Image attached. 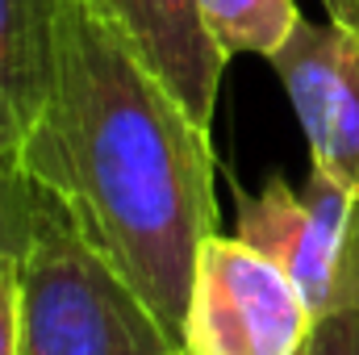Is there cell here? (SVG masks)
<instances>
[{
  "instance_id": "1",
  "label": "cell",
  "mask_w": 359,
  "mask_h": 355,
  "mask_svg": "<svg viewBox=\"0 0 359 355\" xmlns=\"http://www.w3.org/2000/svg\"><path fill=\"white\" fill-rule=\"evenodd\" d=\"M17 163L180 347L201 243L217 234V155L151 59L88 0L55 8V88Z\"/></svg>"
},
{
  "instance_id": "2",
  "label": "cell",
  "mask_w": 359,
  "mask_h": 355,
  "mask_svg": "<svg viewBox=\"0 0 359 355\" xmlns=\"http://www.w3.org/2000/svg\"><path fill=\"white\" fill-rule=\"evenodd\" d=\"M159 322L50 205L21 260V355H163Z\"/></svg>"
},
{
  "instance_id": "3",
  "label": "cell",
  "mask_w": 359,
  "mask_h": 355,
  "mask_svg": "<svg viewBox=\"0 0 359 355\" xmlns=\"http://www.w3.org/2000/svg\"><path fill=\"white\" fill-rule=\"evenodd\" d=\"M238 196L234 234L280 264L305 293L313 318L359 305V192L326 172H309L305 188L271 176L259 192Z\"/></svg>"
},
{
  "instance_id": "4",
  "label": "cell",
  "mask_w": 359,
  "mask_h": 355,
  "mask_svg": "<svg viewBox=\"0 0 359 355\" xmlns=\"http://www.w3.org/2000/svg\"><path fill=\"white\" fill-rule=\"evenodd\" d=\"M313 309L297 280L238 234L201 243L184 318L188 355H305Z\"/></svg>"
},
{
  "instance_id": "5",
  "label": "cell",
  "mask_w": 359,
  "mask_h": 355,
  "mask_svg": "<svg viewBox=\"0 0 359 355\" xmlns=\"http://www.w3.org/2000/svg\"><path fill=\"white\" fill-rule=\"evenodd\" d=\"M268 63L288 92L313 168L359 192V29L301 17Z\"/></svg>"
},
{
  "instance_id": "6",
  "label": "cell",
  "mask_w": 359,
  "mask_h": 355,
  "mask_svg": "<svg viewBox=\"0 0 359 355\" xmlns=\"http://www.w3.org/2000/svg\"><path fill=\"white\" fill-rule=\"evenodd\" d=\"M88 4L126 29V38L151 59L163 84L180 96V105L205 130H213L217 88L230 59L209 38L196 0H88Z\"/></svg>"
},
{
  "instance_id": "7",
  "label": "cell",
  "mask_w": 359,
  "mask_h": 355,
  "mask_svg": "<svg viewBox=\"0 0 359 355\" xmlns=\"http://www.w3.org/2000/svg\"><path fill=\"white\" fill-rule=\"evenodd\" d=\"M59 0H0V159H21L55 88Z\"/></svg>"
},
{
  "instance_id": "8",
  "label": "cell",
  "mask_w": 359,
  "mask_h": 355,
  "mask_svg": "<svg viewBox=\"0 0 359 355\" xmlns=\"http://www.w3.org/2000/svg\"><path fill=\"white\" fill-rule=\"evenodd\" d=\"M196 8L226 59L234 55L271 59L301 25L297 0H196Z\"/></svg>"
},
{
  "instance_id": "9",
  "label": "cell",
  "mask_w": 359,
  "mask_h": 355,
  "mask_svg": "<svg viewBox=\"0 0 359 355\" xmlns=\"http://www.w3.org/2000/svg\"><path fill=\"white\" fill-rule=\"evenodd\" d=\"M46 209L50 201L25 176V168L17 159H0V255L25 260L42 230Z\"/></svg>"
},
{
  "instance_id": "10",
  "label": "cell",
  "mask_w": 359,
  "mask_h": 355,
  "mask_svg": "<svg viewBox=\"0 0 359 355\" xmlns=\"http://www.w3.org/2000/svg\"><path fill=\"white\" fill-rule=\"evenodd\" d=\"M0 355H21V260L0 255Z\"/></svg>"
},
{
  "instance_id": "11",
  "label": "cell",
  "mask_w": 359,
  "mask_h": 355,
  "mask_svg": "<svg viewBox=\"0 0 359 355\" xmlns=\"http://www.w3.org/2000/svg\"><path fill=\"white\" fill-rule=\"evenodd\" d=\"M305 355H359V305L330 314V318H318Z\"/></svg>"
},
{
  "instance_id": "12",
  "label": "cell",
  "mask_w": 359,
  "mask_h": 355,
  "mask_svg": "<svg viewBox=\"0 0 359 355\" xmlns=\"http://www.w3.org/2000/svg\"><path fill=\"white\" fill-rule=\"evenodd\" d=\"M326 17L339 21V25H355L359 29V0H322Z\"/></svg>"
},
{
  "instance_id": "13",
  "label": "cell",
  "mask_w": 359,
  "mask_h": 355,
  "mask_svg": "<svg viewBox=\"0 0 359 355\" xmlns=\"http://www.w3.org/2000/svg\"><path fill=\"white\" fill-rule=\"evenodd\" d=\"M163 355H188V351H184V347H172V351H163Z\"/></svg>"
}]
</instances>
